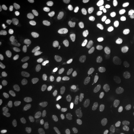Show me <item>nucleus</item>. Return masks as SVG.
<instances>
[{"mask_svg":"<svg viewBox=\"0 0 134 134\" xmlns=\"http://www.w3.org/2000/svg\"><path fill=\"white\" fill-rule=\"evenodd\" d=\"M117 67L121 68H131L134 66V57L131 56H125L120 58L116 62Z\"/></svg>","mask_w":134,"mask_h":134,"instance_id":"obj_1","label":"nucleus"},{"mask_svg":"<svg viewBox=\"0 0 134 134\" xmlns=\"http://www.w3.org/2000/svg\"><path fill=\"white\" fill-rule=\"evenodd\" d=\"M23 87L24 90L34 93H37L41 91V88L36 85L35 82L32 79H30L26 83L23 85Z\"/></svg>","mask_w":134,"mask_h":134,"instance_id":"obj_2","label":"nucleus"},{"mask_svg":"<svg viewBox=\"0 0 134 134\" xmlns=\"http://www.w3.org/2000/svg\"><path fill=\"white\" fill-rule=\"evenodd\" d=\"M111 121L116 124H120L124 120L123 115L120 112L116 111H111L109 114Z\"/></svg>","mask_w":134,"mask_h":134,"instance_id":"obj_3","label":"nucleus"},{"mask_svg":"<svg viewBox=\"0 0 134 134\" xmlns=\"http://www.w3.org/2000/svg\"><path fill=\"white\" fill-rule=\"evenodd\" d=\"M24 45L29 50H34L37 47V40L32 36H26L24 40Z\"/></svg>","mask_w":134,"mask_h":134,"instance_id":"obj_4","label":"nucleus"},{"mask_svg":"<svg viewBox=\"0 0 134 134\" xmlns=\"http://www.w3.org/2000/svg\"><path fill=\"white\" fill-rule=\"evenodd\" d=\"M128 31L127 25L122 23L119 25L115 34V37L117 39H120L124 37Z\"/></svg>","mask_w":134,"mask_h":134,"instance_id":"obj_5","label":"nucleus"},{"mask_svg":"<svg viewBox=\"0 0 134 134\" xmlns=\"http://www.w3.org/2000/svg\"><path fill=\"white\" fill-rule=\"evenodd\" d=\"M48 86L54 90H59L62 87V82L58 78L53 77L48 81Z\"/></svg>","mask_w":134,"mask_h":134,"instance_id":"obj_6","label":"nucleus"},{"mask_svg":"<svg viewBox=\"0 0 134 134\" xmlns=\"http://www.w3.org/2000/svg\"><path fill=\"white\" fill-rule=\"evenodd\" d=\"M62 68L64 72L68 76L76 75L79 72L77 67L70 64H65L63 66Z\"/></svg>","mask_w":134,"mask_h":134,"instance_id":"obj_7","label":"nucleus"},{"mask_svg":"<svg viewBox=\"0 0 134 134\" xmlns=\"http://www.w3.org/2000/svg\"><path fill=\"white\" fill-rule=\"evenodd\" d=\"M80 98V94L75 92L69 96L64 102V104L66 106H70L72 103L76 102Z\"/></svg>","mask_w":134,"mask_h":134,"instance_id":"obj_8","label":"nucleus"},{"mask_svg":"<svg viewBox=\"0 0 134 134\" xmlns=\"http://www.w3.org/2000/svg\"><path fill=\"white\" fill-rule=\"evenodd\" d=\"M118 85L115 81H110L106 86V92L109 95L116 93L118 92Z\"/></svg>","mask_w":134,"mask_h":134,"instance_id":"obj_9","label":"nucleus"},{"mask_svg":"<svg viewBox=\"0 0 134 134\" xmlns=\"http://www.w3.org/2000/svg\"><path fill=\"white\" fill-rule=\"evenodd\" d=\"M55 35L59 38H65L68 36V31L62 26H58L54 30Z\"/></svg>","mask_w":134,"mask_h":134,"instance_id":"obj_10","label":"nucleus"},{"mask_svg":"<svg viewBox=\"0 0 134 134\" xmlns=\"http://www.w3.org/2000/svg\"><path fill=\"white\" fill-rule=\"evenodd\" d=\"M12 108L17 115H21L24 111V106L19 101H14L12 103Z\"/></svg>","mask_w":134,"mask_h":134,"instance_id":"obj_11","label":"nucleus"},{"mask_svg":"<svg viewBox=\"0 0 134 134\" xmlns=\"http://www.w3.org/2000/svg\"><path fill=\"white\" fill-rule=\"evenodd\" d=\"M86 47L88 50L93 52H98L101 50L100 45L94 41H87Z\"/></svg>","mask_w":134,"mask_h":134,"instance_id":"obj_12","label":"nucleus"},{"mask_svg":"<svg viewBox=\"0 0 134 134\" xmlns=\"http://www.w3.org/2000/svg\"><path fill=\"white\" fill-rule=\"evenodd\" d=\"M27 11L29 16L32 19H37L40 16V11L31 5L27 7Z\"/></svg>","mask_w":134,"mask_h":134,"instance_id":"obj_13","label":"nucleus"},{"mask_svg":"<svg viewBox=\"0 0 134 134\" xmlns=\"http://www.w3.org/2000/svg\"><path fill=\"white\" fill-rule=\"evenodd\" d=\"M59 115L57 113H52L46 116L43 120V122L45 124H49L53 123L58 119Z\"/></svg>","mask_w":134,"mask_h":134,"instance_id":"obj_14","label":"nucleus"},{"mask_svg":"<svg viewBox=\"0 0 134 134\" xmlns=\"http://www.w3.org/2000/svg\"><path fill=\"white\" fill-rule=\"evenodd\" d=\"M14 68V64L10 61H3L0 63V69L1 70L11 71Z\"/></svg>","mask_w":134,"mask_h":134,"instance_id":"obj_15","label":"nucleus"},{"mask_svg":"<svg viewBox=\"0 0 134 134\" xmlns=\"http://www.w3.org/2000/svg\"><path fill=\"white\" fill-rule=\"evenodd\" d=\"M64 24L67 29L71 32H75L76 31L77 27L75 23L70 19H67L65 20Z\"/></svg>","mask_w":134,"mask_h":134,"instance_id":"obj_16","label":"nucleus"},{"mask_svg":"<svg viewBox=\"0 0 134 134\" xmlns=\"http://www.w3.org/2000/svg\"><path fill=\"white\" fill-rule=\"evenodd\" d=\"M93 8L96 12L103 13L107 9V5L103 2H98L93 5Z\"/></svg>","mask_w":134,"mask_h":134,"instance_id":"obj_17","label":"nucleus"},{"mask_svg":"<svg viewBox=\"0 0 134 134\" xmlns=\"http://www.w3.org/2000/svg\"><path fill=\"white\" fill-rule=\"evenodd\" d=\"M110 29V25L108 23H105L97 26V31L100 34H105Z\"/></svg>","mask_w":134,"mask_h":134,"instance_id":"obj_18","label":"nucleus"},{"mask_svg":"<svg viewBox=\"0 0 134 134\" xmlns=\"http://www.w3.org/2000/svg\"><path fill=\"white\" fill-rule=\"evenodd\" d=\"M59 46L62 50L65 51H70L72 48V44L68 41H61L59 43Z\"/></svg>","mask_w":134,"mask_h":134,"instance_id":"obj_19","label":"nucleus"},{"mask_svg":"<svg viewBox=\"0 0 134 134\" xmlns=\"http://www.w3.org/2000/svg\"><path fill=\"white\" fill-rule=\"evenodd\" d=\"M26 97L28 101L32 104H39L41 102L40 98L38 96L34 94H29L26 96Z\"/></svg>","mask_w":134,"mask_h":134,"instance_id":"obj_20","label":"nucleus"},{"mask_svg":"<svg viewBox=\"0 0 134 134\" xmlns=\"http://www.w3.org/2000/svg\"><path fill=\"white\" fill-rule=\"evenodd\" d=\"M87 20L91 24H96L100 21V18L99 16L94 14H88L86 17Z\"/></svg>","mask_w":134,"mask_h":134,"instance_id":"obj_21","label":"nucleus"},{"mask_svg":"<svg viewBox=\"0 0 134 134\" xmlns=\"http://www.w3.org/2000/svg\"><path fill=\"white\" fill-rule=\"evenodd\" d=\"M54 92L52 91H49L47 92L45 96V101L48 105H51L54 102Z\"/></svg>","mask_w":134,"mask_h":134,"instance_id":"obj_22","label":"nucleus"},{"mask_svg":"<svg viewBox=\"0 0 134 134\" xmlns=\"http://www.w3.org/2000/svg\"><path fill=\"white\" fill-rule=\"evenodd\" d=\"M30 79V75L28 72H23L19 76V81L23 85L26 83Z\"/></svg>","mask_w":134,"mask_h":134,"instance_id":"obj_23","label":"nucleus"},{"mask_svg":"<svg viewBox=\"0 0 134 134\" xmlns=\"http://www.w3.org/2000/svg\"><path fill=\"white\" fill-rule=\"evenodd\" d=\"M82 107V104H81V103L76 102L69 106V110L71 112L76 111L81 109Z\"/></svg>","mask_w":134,"mask_h":134,"instance_id":"obj_24","label":"nucleus"},{"mask_svg":"<svg viewBox=\"0 0 134 134\" xmlns=\"http://www.w3.org/2000/svg\"><path fill=\"white\" fill-rule=\"evenodd\" d=\"M98 124V123L97 121L94 120L92 121L91 122L88 123L86 125V126L84 127V129L87 132H90L91 131L92 128L97 126Z\"/></svg>","mask_w":134,"mask_h":134,"instance_id":"obj_25","label":"nucleus"},{"mask_svg":"<svg viewBox=\"0 0 134 134\" xmlns=\"http://www.w3.org/2000/svg\"><path fill=\"white\" fill-rule=\"evenodd\" d=\"M38 113V111L37 109H33L30 111L26 115V118L29 120H32L35 119Z\"/></svg>","mask_w":134,"mask_h":134,"instance_id":"obj_26","label":"nucleus"},{"mask_svg":"<svg viewBox=\"0 0 134 134\" xmlns=\"http://www.w3.org/2000/svg\"><path fill=\"white\" fill-rule=\"evenodd\" d=\"M4 15L7 19L10 20H14L15 19L14 14L12 13L10 10L9 9L5 10L4 12Z\"/></svg>","mask_w":134,"mask_h":134,"instance_id":"obj_27","label":"nucleus"},{"mask_svg":"<svg viewBox=\"0 0 134 134\" xmlns=\"http://www.w3.org/2000/svg\"><path fill=\"white\" fill-rule=\"evenodd\" d=\"M126 86L131 93L134 94V80H130L127 81Z\"/></svg>","mask_w":134,"mask_h":134,"instance_id":"obj_28","label":"nucleus"},{"mask_svg":"<svg viewBox=\"0 0 134 134\" xmlns=\"http://www.w3.org/2000/svg\"><path fill=\"white\" fill-rule=\"evenodd\" d=\"M86 121V118L84 116H81L77 117L74 120V123L76 125L81 126L84 124Z\"/></svg>","mask_w":134,"mask_h":134,"instance_id":"obj_29","label":"nucleus"},{"mask_svg":"<svg viewBox=\"0 0 134 134\" xmlns=\"http://www.w3.org/2000/svg\"><path fill=\"white\" fill-rule=\"evenodd\" d=\"M27 61L23 58H20L18 61L17 65L19 68L24 69L27 66Z\"/></svg>","mask_w":134,"mask_h":134,"instance_id":"obj_30","label":"nucleus"},{"mask_svg":"<svg viewBox=\"0 0 134 134\" xmlns=\"http://www.w3.org/2000/svg\"><path fill=\"white\" fill-rule=\"evenodd\" d=\"M13 45L18 49H20L24 45V41L20 39H15L13 41Z\"/></svg>","mask_w":134,"mask_h":134,"instance_id":"obj_31","label":"nucleus"},{"mask_svg":"<svg viewBox=\"0 0 134 134\" xmlns=\"http://www.w3.org/2000/svg\"><path fill=\"white\" fill-rule=\"evenodd\" d=\"M26 16H27V13L25 11H21L19 13V19L20 23H24L26 19Z\"/></svg>","mask_w":134,"mask_h":134,"instance_id":"obj_32","label":"nucleus"},{"mask_svg":"<svg viewBox=\"0 0 134 134\" xmlns=\"http://www.w3.org/2000/svg\"><path fill=\"white\" fill-rule=\"evenodd\" d=\"M56 131V127L55 126H51L45 130L44 134H55Z\"/></svg>","mask_w":134,"mask_h":134,"instance_id":"obj_33","label":"nucleus"},{"mask_svg":"<svg viewBox=\"0 0 134 134\" xmlns=\"http://www.w3.org/2000/svg\"><path fill=\"white\" fill-rule=\"evenodd\" d=\"M0 118L3 121L7 120L8 118V115L6 111L2 108H0Z\"/></svg>","mask_w":134,"mask_h":134,"instance_id":"obj_34","label":"nucleus"},{"mask_svg":"<svg viewBox=\"0 0 134 134\" xmlns=\"http://www.w3.org/2000/svg\"><path fill=\"white\" fill-rule=\"evenodd\" d=\"M30 27L32 31L36 32L39 29V25L37 23L33 22L30 24Z\"/></svg>","mask_w":134,"mask_h":134,"instance_id":"obj_35","label":"nucleus"},{"mask_svg":"<svg viewBox=\"0 0 134 134\" xmlns=\"http://www.w3.org/2000/svg\"><path fill=\"white\" fill-rule=\"evenodd\" d=\"M0 133L1 134H11L10 131L5 128L2 124H0Z\"/></svg>","mask_w":134,"mask_h":134,"instance_id":"obj_36","label":"nucleus"},{"mask_svg":"<svg viewBox=\"0 0 134 134\" xmlns=\"http://www.w3.org/2000/svg\"><path fill=\"white\" fill-rule=\"evenodd\" d=\"M56 2L62 6H67L69 4V1L68 0H56Z\"/></svg>","mask_w":134,"mask_h":134,"instance_id":"obj_37","label":"nucleus"},{"mask_svg":"<svg viewBox=\"0 0 134 134\" xmlns=\"http://www.w3.org/2000/svg\"><path fill=\"white\" fill-rule=\"evenodd\" d=\"M5 53L7 56V57L8 58L11 57L12 56L13 53L11 52L10 49L9 48H5Z\"/></svg>","mask_w":134,"mask_h":134,"instance_id":"obj_38","label":"nucleus"},{"mask_svg":"<svg viewBox=\"0 0 134 134\" xmlns=\"http://www.w3.org/2000/svg\"><path fill=\"white\" fill-rule=\"evenodd\" d=\"M126 2L130 7H134V0H127Z\"/></svg>","mask_w":134,"mask_h":134,"instance_id":"obj_39","label":"nucleus"},{"mask_svg":"<svg viewBox=\"0 0 134 134\" xmlns=\"http://www.w3.org/2000/svg\"><path fill=\"white\" fill-rule=\"evenodd\" d=\"M4 14H3L1 10L0 11V24H2L4 20Z\"/></svg>","mask_w":134,"mask_h":134,"instance_id":"obj_40","label":"nucleus"},{"mask_svg":"<svg viewBox=\"0 0 134 134\" xmlns=\"http://www.w3.org/2000/svg\"><path fill=\"white\" fill-rule=\"evenodd\" d=\"M72 134H82V132L80 129H76L73 131Z\"/></svg>","mask_w":134,"mask_h":134,"instance_id":"obj_41","label":"nucleus"},{"mask_svg":"<svg viewBox=\"0 0 134 134\" xmlns=\"http://www.w3.org/2000/svg\"><path fill=\"white\" fill-rule=\"evenodd\" d=\"M121 96V91H118V94H117V96L116 98H117V99L119 98Z\"/></svg>","mask_w":134,"mask_h":134,"instance_id":"obj_42","label":"nucleus"},{"mask_svg":"<svg viewBox=\"0 0 134 134\" xmlns=\"http://www.w3.org/2000/svg\"><path fill=\"white\" fill-rule=\"evenodd\" d=\"M133 126H134V125H133V126H131V125H128L127 127H126L125 128V129H128L131 128H132Z\"/></svg>","mask_w":134,"mask_h":134,"instance_id":"obj_43","label":"nucleus"},{"mask_svg":"<svg viewBox=\"0 0 134 134\" xmlns=\"http://www.w3.org/2000/svg\"><path fill=\"white\" fill-rule=\"evenodd\" d=\"M3 85H2V83H1L0 84V91H1L2 90V89H3Z\"/></svg>","mask_w":134,"mask_h":134,"instance_id":"obj_44","label":"nucleus"},{"mask_svg":"<svg viewBox=\"0 0 134 134\" xmlns=\"http://www.w3.org/2000/svg\"><path fill=\"white\" fill-rule=\"evenodd\" d=\"M58 92V90H55V91H54V93H57V92Z\"/></svg>","mask_w":134,"mask_h":134,"instance_id":"obj_45","label":"nucleus"},{"mask_svg":"<svg viewBox=\"0 0 134 134\" xmlns=\"http://www.w3.org/2000/svg\"><path fill=\"white\" fill-rule=\"evenodd\" d=\"M85 105L84 104H82V106H85Z\"/></svg>","mask_w":134,"mask_h":134,"instance_id":"obj_46","label":"nucleus"},{"mask_svg":"<svg viewBox=\"0 0 134 134\" xmlns=\"http://www.w3.org/2000/svg\"><path fill=\"white\" fill-rule=\"evenodd\" d=\"M133 125H134V124H133Z\"/></svg>","mask_w":134,"mask_h":134,"instance_id":"obj_47","label":"nucleus"}]
</instances>
